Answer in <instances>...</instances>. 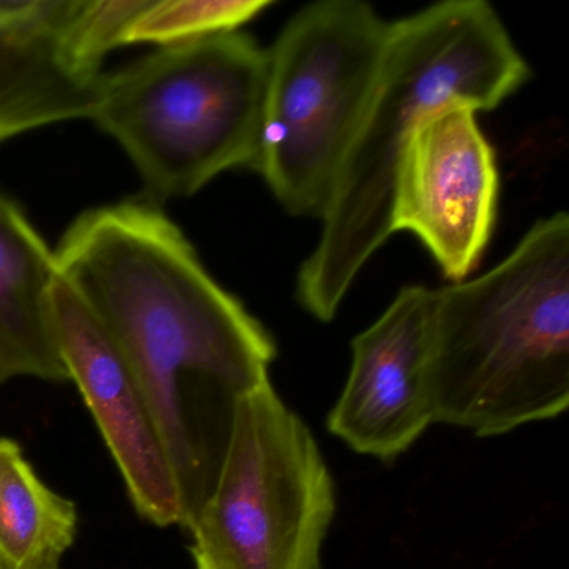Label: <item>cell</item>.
<instances>
[{"instance_id": "obj_1", "label": "cell", "mask_w": 569, "mask_h": 569, "mask_svg": "<svg viewBox=\"0 0 569 569\" xmlns=\"http://www.w3.org/2000/svg\"><path fill=\"white\" fill-rule=\"evenodd\" d=\"M54 254L144 391L188 528L214 486L236 406L271 382L274 341L158 206L82 212Z\"/></svg>"}, {"instance_id": "obj_2", "label": "cell", "mask_w": 569, "mask_h": 569, "mask_svg": "<svg viewBox=\"0 0 569 569\" xmlns=\"http://www.w3.org/2000/svg\"><path fill=\"white\" fill-rule=\"evenodd\" d=\"M529 78L498 12L448 0L389 22L375 86L321 212V236L299 271L298 298L331 322L366 262L392 232L399 162L436 112L492 111Z\"/></svg>"}, {"instance_id": "obj_3", "label": "cell", "mask_w": 569, "mask_h": 569, "mask_svg": "<svg viewBox=\"0 0 569 569\" xmlns=\"http://www.w3.org/2000/svg\"><path fill=\"white\" fill-rule=\"evenodd\" d=\"M436 422L479 438L569 406V219H539L472 281L432 289L428 348Z\"/></svg>"}, {"instance_id": "obj_4", "label": "cell", "mask_w": 569, "mask_h": 569, "mask_svg": "<svg viewBox=\"0 0 569 569\" xmlns=\"http://www.w3.org/2000/svg\"><path fill=\"white\" fill-rule=\"evenodd\" d=\"M268 49L242 32L161 48L101 76L89 119L138 169L156 202L254 168Z\"/></svg>"}, {"instance_id": "obj_5", "label": "cell", "mask_w": 569, "mask_h": 569, "mask_svg": "<svg viewBox=\"0 0 569 569\" xmlns=\"http://www.w3.org/2000/svg\"><path fill=\"white\" fill-rule=\"evenodd\" d=\"M389 22L359 0H322L268 49L259 172L292 216L321 218L375 86Z\"/></svg>"}, {"instance_id": "obj_6", "label": "cell", "mask_w": 569, "mask_h": 569, "mask_svg": "<svg viewBox=\"0 0 569 569\" xmlns=\"http://www.w3.org/2000/svg\"><path fill=\"white\" fill-rule=\"evenodd\" d=\"M331 472L271 382L236 406L221 466L188 529L196 569H322Z\"/></svg>"}, {"instance_id": "obj_7", "label": "cell", "mask_w": 569, "mask_h": 569, "mask_svg": "<svg viewBox=\"0 0 569 569\" xmlns=\"http://www.w3.org/2000/svg\"><path fill=\"white\" fill-rule=\"evenodd\" d=\"M478 112L455 104L412 136L399 162L392 232H412L442 274L465 281L495 228L499 174Z\"/></svg>"}, {"instance_id": "obj_8", "label": "cell", "mask_w": 569, "mask_h": 569, "mask_svg": "<svg viewBox=\"0 0 569 569\" xmlns=\"http://www.w3.org/2000/svg\"><path fill=\"white\" fill-rule=\"evenodd\" d=\"M52 321L74 382L111 451L132 505L152 525L182 526L178 482L144 391L111 336L59 276Z\"/></svg>"}, {"instance_id": "obj_9", "label": "cell", "mask_w": 569, "mask_h": 569, "mask_svg": "<svg viewBox=\"0 0 569 569\" xmlns=\"http://www.w3.org/2000/svg\"><path fill=\"white\" fill-rule=\"evenodd\" d=\"M431 298L432 289L406 286L352 339L351 369L328 429L359 455L396 458L436 422L428 375Z\"/></svg>"}, {"instance_id": "obj_10", "label": "cell", "mask_w": 569, "mask_h": 569, "mask_svg": "<svg viewBox=\"0 0 569 569\" xmlns=\"http://www.w3.org/2000/svg\"><path fill=\"white\" fill-rule=\"evenodd\" d=\"M54 251L21 208L0 194V385L69 381L52 321Z\"/></svg>"}, {"instance_id": "obj_11", "label": "cell", "mask_w": 569, "mask_h": 569, "mask_svg": "<svg viewBox=\"0 0 569 569\" xmlns=\"http://www.w3.org/2000/svg\"><path fill=\"white\" fill-rule=\"evenodd\" d=\"M96 84L76 71L52 39L0 32V142L88 119Z\"/></svg>"}, {"instance_id": "obj_12", "label": "cell", "mask_w": 569, "mask_h": 569, "mask_svg": "<svg viewBox=\"0 0 569 569\" xmlns=\"http://www.w3.org/2000/svg\"><path fill=\"white\" fill-rule=\"evenodd\" d=\"M78 525L74 502L39 478L18 442L0 438V569H62Z\"/></svg>"}, {"instance_id": "obj_13", "label": "cell", "mask_w": 569, "mask_h": 569, "mask_svg": "<svg viewBox=\"0 0 569 569\" xmlns=\"http://www.w3.org/2000/svg\"><path fill=\"white\" fill-rule=\"evenodd\" d=\"M271 6V0H146L126 31L124 46L171 48L231 34Z\"/></svg>"}, {"instance_id": "obj_14", "label": "cell", "mask_w": 569, "mask_h": 569, "mask_svg": "<svg viewBox=\"0 0 569 569\" xmlns=\"http://www.w3.org/2000/svg\"><path fill=\"white\" fill-rule=\"evenodd\" d=\"M146 0H78L58 39L66 61L82 74L101 76V64L112 49L124 46L132 19Z\"/></svg>"}]
</instances>
